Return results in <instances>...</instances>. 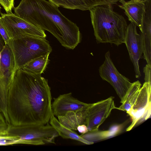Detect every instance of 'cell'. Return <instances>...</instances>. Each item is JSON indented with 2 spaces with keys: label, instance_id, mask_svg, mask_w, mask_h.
Here are the masks:
<instances>
[{
  "label": "cell",
  "instance_id": "cell-1",
  "mask_svg": "<svg viewBox=\"0 0 151 151\" xmlns=\"http://www.w3.org/2000/svg\"><path fill=\"white\" fill-rule=\"evenodd\" d=\"M52 97L47 80L41 75L20 69L9 88L7 111L10 124L44 125L53 114Z\"/></svg>",
  "mask_w": 151,
  "mask_h": 151
},
{
  "label": "cell",
  "instance_id": "cell-2",
  "mask_svg": "<svg viewBox=\"0 0 151 151\" xmlns=\"http://www.w3.org/2000/svg\"><path fill=\"white\" fill-rule=\"evenodd\" d=\"M46 0H21L14 9V14L43 30L52 34L61 45L73 50L81 42L79 27Z\"/></svg>",
  "mask_w": 151,
  "mask_h": 151
},
{
  "label": "cell",
  "instance_id": "cell-3",
  "mask_svg": "<svg viewBox=\"0 0 151 151\" xmlns=\"http://www.w3.org/2000/svg\"><path fill=\"white\" fill-rule=\"evenodd\" d=\"M89 10L97 43L119 46L124 43L128 25L124 17L114 11L112 5H99Z\"/></svg>",
  "mask_w": 151,
  "mask_h": 151
},
{
  "label": "cell",
  "instance_id": "cell-4",
  "mask_svg": "<svg viewBox=\"0 0 151 151\" xmlns=\"http://www.w3.org/2000/svg\"><path fill=\"white\" fill-rule=\"evenodd\" d=\"M12 52L15 62V73L32 60L47 53L52 48L45 39L27 37L10 39L7 45Z\"/></svg>",
  "mask_w": 151,
  "mask_h": 151
},
{
  "label": "cell",
  "instance_id": "cell-5",
  "mask_svg": "<svg viewBox=\"0 0 151 151\" xmlns=\"http://www.w3.org/2000/svg\"><path fill=\"white\" fill-rule=\"evenodd\" d=\"M6 132L7 135L19 139L16 144L35 145L55 144V139L59 136L56 130L48 123L17 126L8 124Z\"/></svg>",
  "mask_w": 151,
  "mask_h": 151
},
{
  "label": "cell",
  "instance_id": "cell-6",
  "mask_svg": "<svg viewBox=\"0 0 151 151\" xmlns=\"http://www.w3.org/2000/svg\"><path fill=\"white\" fill-rule=\"evenodd\" d=\"M0 66V111L8 123L7 106L9 91L15 74V64L12 51L5 44L1 52Z\"/></svg>",
  "mask_w": 151,
  "mask_h": 151
},
{
  "label": "cell",
  "instance_id": "cell-7",
  "mask_svg": "<svg viewBox=\"0 0 151 151\" xmlns=\"http://www.w3.org/2000/svg\"><path fill=\"white\" fill-rule=\"evenodd\" d=\"M1 19L10 39L27 37H46L45 31L13 13H2Z\"/></svg>",
  "mask_w": 151,
  "mask_h": 151
},
{
  "label": "cell",
  "instance_id": "cell-8",
  "mask_svg": "<svg viewBox=\"0 0 151 151\" xmlns=\"http://www.w3.org/2000/svg\"><path fill=\"white\" fill-rule=\"evenodd\" d=\"M105 58L99 68V75L102 80L112 86L122 104L133 83L118 71L111 58L109 51L105 53Z\"/></svg>",
  "mask_w": 151,
  "mask_h": 151
},
{
  "label": "cell",
  "instance_id": "cell-9",
  "mask_svg": "<svg viewBox=\"0 0 151 151\" xmlns=\"http://www.w3.org/2000/svg\"><path fill=\"white\" fill-rule=\"evenodd\" d=\"M151 93V84L145 82L140 88L136 99L127 113L132 122L127 128L126 131L131 130L150 117Z\"/></svg>",
  "mask_w": 151,
  "mask_h": 151
},
{
  "label": "cell",
  "instance_id": "cell-10",
  "mask_svg": "<svg viewBox=\"0 0 151 151\" xmlns=\"http://www.w3.org/2000/svg\"><path fill=\"white\" fill-rule=\"evenodd\" d=\"M114 109H119L115 106L114 97L112 96L91 104L88 109L86 124L88 132L98 130L99 127Z\"/></svg>",
  "mask_w": 151,
  "mask_h": 151
},
{
  "label": "cell",
  "instance_id": "cell-11",
  "mask_svg": "<svg viewBox=\"0 0 151 151\" xmlns=\"http://www.w3.org/2000/svg\"><path fill=\"white\" fill-rule=\"evenodd\" d=\"M136 27L137 26L132 22L128 25L124 43L134 67L135 77L139 78L141 76L139 61L143 53V46L141 33H138Z\"/></svg>",
  "mask_w": 151,
  "mask_h": 151
},
{
  "label": "cell",
  "instance_id": "cell-12",
  "mask_svg": "<svg viewBox=\"0 0 151 151\" xmlns=\"http://www.w3.org/2000/svg\"><path fill=\"white\" fill-rule=\"evenodd\" d=\"M90 104L74 97L70 92L60 95L57 97L54 98L51 107L53 115L58 117L69 112L76 111L86 108Z\"/></svg>",
  "mask_w": 151,
  "mask_h": 151
},
{
  "label": "cell",
  "instance_id": "cell-13",
  "mask_svg": "<svg viewBox=\"0 0 151 151\" xmlns=\"http://www.w3.org/2000/svg\"><path fill=\"white\" fill-rule=\"evenodd\" d=\"M121 4L118 6L123 9L128 20L138 26L142 31V21L145 12L144 1L130 0H119Z\"/></svg>",
  "mask_w": 151,
  "mask_h": 151
},
{
  "label": "cell",
  "instance_id": "cell-14",
  "mask_svg": "<svg viewBox=\"0 0 151 151\" xmlns=\"http://www.w3.org/2000/svg\"><path fill=\"white\" fill-rule=\"evenodd\" d=\"M58 7L70 9L89 10L96 6L116 4L119 0H48Z\"/></svg>",
  "mask_w": 151,
  "mask_h": 151
},
{
  "label": "cell",
  "instance_id": "cell-15",
  "mask_svg": "<svg viewBox=\"0 0 151 151\" xmlns=\"http://www.w3.org/2000/svg\"><path fill=\"white\" fill-rule=\"evenodd\" d=\"M88 107L76 111L68 112L65 115L58 117V120L63 125L73 130H77V127L86 125Z\"/></svg>",
  "mask_w": 151,
  "mask_h": 151
},
{
  "label": "cell",
  "instance_id": "cell-16",
  "mask_svg": "<svg viewBox=\"0 0 151 151\" xmlns=\"http://www.w3.org/2000/svg\"><path fill=\"white\" fill-rule=\"evenodd\" d=\"M123 128L122 124L115 125L112 126L109 130L88 132L81 134L80 136L85 139L93 142L106 139L115 136L122 132Z\"/></svg>",
  "mask_w": 151,
  "mask_h": 151
},
{
  "label": "cell",
  "instance_id": "cell-17",
  "mask_svg": "<svg viewBox=\"0 0 151 151\" xmlns=\"http://www.w3.org/2000/svg\"><path fill=\"white\" fill-rule=\"evenodd\" d=\"M49 122L50 124L57 131L59 135L63 138L75 140L86 145L93 144L85 139L73 130L63 125L53 114L51 117Z\"/></svg>",
  "mask_w": 151,
  "mask_h": 151
},
{
  "label": "cell",
  "instance_id": "cell-18",
  "mask_svg": "<svg viewBox=\"0 0 151 151\" xmlns=\"http://www.w3.org/2000/svg\"><path fill=\"white\" fill-rule=\"evenodd\" d=\"M50 54L48 53L32 60L21 69L31 74L41 75L48 63Z\"/></svg>",
  "mask_w": 151,
  "mask_h": 151
},
{
  "label": "cell",
  "instance_id": "cell-19",
  "mask_svg": "<svg viewBox=\"0 0 151 151\" xmlns=\"http://www.w3.org/2000/svg\"><path fill=\"white\" fill-rule=\"evenodd\" d=\"M141 85L138 80L133 83L123 103L118 108L119 110L126 111L127 113L129 112L137 97Z\"/></svg>",
  "mask_w": 151,
  "mask_h": 151
},
{
  "label": "cell",
  "instance_id": "cell-20",
  "mask_svg": "<svg viewBox=\"0 0 151 151\" xmlns=\"http://www.w3.org/2000/svg\"><path fill=\"white\" fill-rule=\"evenodd\" d=\"M14 0H0V4L3 6L6 13L12 12L14 8Z\"/></svg>",
  "mask_w": 151,
  "mask_h": 151
},
{
  "label": "cell",
  "instance_id": "cell-21",
  "mask_svg": "<svg viewBox=\"0 0 151 151\" xmlns=\"http://www.w3.org/2000/svg\"><path fill=\"white\" fill-rule=\"evenodd\" d=\"M151 65L147 64L143 68V72L145 74V82L151 84Z\"/></svg>",
  "mask_w": 151,
  "mask_h": 151
},
{
  "label": "cell",
  "instance_id": "cell-22",
  "mask_svg": "<svg viewBox=\"0 0 151 151\" xmlns=\"http://www.w3.org/2000/svg\"><path fill=\"white\" fill-rule=\"evenodd\" d=\"M0 34L4 40L5 44L8 45L10 39L8 35L5 28L2 24L0 16Z\"/></svg>",
  "mask_w": 151,
  "mask_h": 151
},
{
  "label": "cell",
  "instance_id": "cell-23",
  "mask_svg": "<svg viewBox=\"0 0 151 151\" xmlns=\"http://www.w3.org/2000/svg\"><path fill=\"white\" fill-rule=\"evenodd\" d=\"M8 125L4 116L0 111V132L5 131L7 129Z\"/></svg>",
  "mask_w": 151,
  "mask_h": 151
},
{
  "label": "cell",
  "instance_id": "cell-24",
  "mask_svg": "<svg viewBox=\"0 0 151 151\" xmlns=\"http://www.w3.org/2000/svg\"><path fill=\"white\" fill-rule=\"evenodd\" d=\"M77 130L81 134H84L88 132L86 126L85 124L79 125L77 127Z\"/></svg>",
  "mask_w": 151,
  "mask_h": 151
},
{
  "label": "cell",
  "instance_id": "cell-25",
  "mask_svg": "<svg viewBox=\"0 0 151 151\" xmlns=\"http://www.w3.org/2000/svg\"><path fill=\"white\" fill-rule=\"evenodd\" d=\"M5 43L1 36L0 34V52H1L3 49Z\"/></svg>",
  "mask_w": 151,
  "mask_h": 151
},
{
  "label": "cell",
  "instance_id": "cell-26",
  "mask_svg": "<svg viewBox=\"0 0 151 151\" xmlns=\"http://www.w3.org/2000/svg\"><path fill=\"white\" fill-rule=\"evenodd\" d=\"M1 52H0V63H1Z\"/></svg>",
  "mask_w": 151,
  "mask_h": 151
},
{
  "label": "cell",
  "instance_id": "cell-27",
  "mask_svg": "<svg viewBox=\"0 0 151 151\" xmlns=\"http://www.w3.org/2000/svg\"><path fill=\"white\" fill-rule=\"evenodd\" d=\"M137 0L141 1H144L145 0Z\"/></svg>",
  "mask_w": 151,
  "mask_h": 151
},
{
  "label": "cell",
  "instance_id": "cell-28",
  "mask_svg": "<svg viewBox=\"0 0 151 151\" xmlns=\"http://www.w3.org/2000/svg\"><path fill=\"white\" fill-rule=\"evenodd\" d=\"M1 7H0V12L1 13Z\"/></svg>",
  "mask_w": 151,
  "mask_h": 151
},
{
  "label": "cell",
  "instance_id": "cell-29",
  "mask_svg": "<svg viewBox=\"0 0 151 151\" xmlns=\"http://www.w3.org/2000/svg\"><path fill=\"white\" fill-rule=\"evenodd\" d=\"M0 7H1V6H0Z\"/></svg>",
  "mask_w": 151,
  "mask_h": 151
}]
</instances>
